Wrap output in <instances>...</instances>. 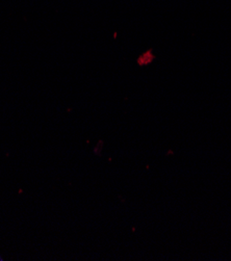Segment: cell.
Masks as SVG:
<instances>
[{"instance_id": "obj_1", "label": "cell", "mask_w": 231, "mask_h": 261, "mask_svg": "<svg viewBox=\"0 0 231 261\" xmlns=\"http://www.w3.org/2000/svg\"><path fill=\"white\" fill-rule=\"evenodd\" d=\"M154 60H156V55L153 54L152 49H150V50L145 51L144 54H142V55L138 58L137 63H138V65H139L140 67H145V66H148V65L152 64Z\"/></svg>"}, {"instance_id": "obj_2", "label": "cell", "mask_w": 231, "mask_h": 261, "mask_svg": "<svg viewBox=\"0 0 231 261\" xmlns=\"http://www.w3.org/2000/svg\"><path fill=\"white\" fill-rule=\"evenodd\" d=\"M102 147H104V142H99L96 146V148L94 149V153L97 154V155H100L101 154V150H102Z\"/></svg>"}]
</instances>
